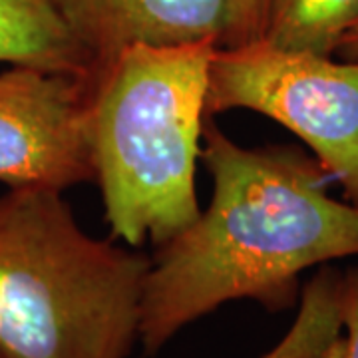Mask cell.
<instances>
[{
	"label": "cell",
	"instance_id": "obj_1",
	"mask_svg": "<svg viewBox=\"0 0 358 358\" xmlns=\"http://www.w3.org/2000/svg\"><path fill=\"white\" fill-rule=\"evenodd\" d=\"M201 157L211 201L157 247L145 279L140 345L148 357L231 301L287 310L307 268L358 255V207L329 195V173L305 152L243 148L207 117Z\"/></svg>",
	"mask_w": 358,
	"mask_h": 358
},
{
	"label": "cell",
	"instance_id": "obj_2",
	"mask_svg": "<svg viewBox=\"0 0 358 358\" xmlns=\"http://www.w3.org/2000/svg\"><path fill=\"white\" fill-rule=\"evenodd\" d=\"M215 40L134 44L88 78L92 162L114 237L164 245L201 209V157Z\"/></svg>",
	"mask_w": 358,
	"mask_h": 358
},
{
	"label": "cell",
	"instance_id": "obj_3",
	"mask_svg": "<svg viewBox=\"0 0 358 358\" xmlns=\"http://www.w3.org/2000/svg\"><path fill=\"white\" fill-rule=\"evenodd\" d=\"M152 259L90 237L62 192L0 195V358H129Z\"/></svg>",
	"mask_w": 358,
	"mask_h": 358
},
{
	"label": "cell",
	"instance_id": "obj_4",
	"mask_svg": "<svg viewBox=\"0 0 358 358\" xmlns=\"http://www.w3.org/2000/svg\"><path fill=\"white\" fill-rule=\"evenodd\" d=\"M237 108L267 115L299 136L346 201L358 207V62L277 50L263 40L219 46L205 114Z\"/></svg>",
	"mask_w": 358,
	"mask_h": 358
},
{
	"label": "cell",
	"instance_id": "obj_5",
	"mask_svg": "<svg viewBox=\"0 0 358 358\" xmlns=\"http://www.w3.org/2000/svg\"><path fill=\"white\" fill-rule=\"evenodd\" d=\"M94 178L88 78L28 66L0 72V181L64 192Z\"/></svg>",
	"mask_w": 358,
	"mask_h": 358
},
{
	"label": "cell",
	"instance_id": "obj_6",
	"mask_svg": "<svg viewBox=\"0 0 358 358\" xmlns=\"http://www.w3.org/2000/svg\"><path fill=\"white\" fill-rule=\"evenodd\" d=\"M92 72L134 44L223 42L229 0H56Z\"/></svg>",
	"mask_w": 358,
	"mask_h": 358
},
{
	"label": "cell",
	"instance_id": "obj_7",
	"mask_svg": "<svg viewBox=\"0 0 358 358\" xmlns=\"http://www.w3.org/2000/svg\"><path fill=\"white\" fill-rule=\"evenodd\" d=\"M0 62L78 78L92 74L56 0H0Z\"/></svg>",
	"mask_w": 358,
	"mask_h": 358
},
{
	"label": "cell",
	"instance_id": "obj_8",
	"mask_svg": "<svg viewBox=\"0 0 358 358\" xmlns=\"http://www.w3.org/2000/svg\"><path fill=\"white\" fill-rule=\"evenodd\" d=\"M358 22V0H271L261 40L285 52L334 56Z\"/></svg>",
	"mask_w": 358,
	"mask_h": 358
},
{
	"label": "cell",
	"instance_id": "obj_9",
	"mask_svg": "<svg viewBox=\"0 0 358 358\" xmlns=\"http://www.w3.org/2000/svg\"><path fill=\"white\" fill-rule=\"evenodd\" d=\"M338 282L334 268H320L301 294L291 331L261 358H324L341 336Z\"/></svg>",
	"mask_w": 358,
	"mask_h": 358
},
{
	"label": "cell",
	"instance_id": "obj_10",
	"mask_svg": "<svg viewBox=\"0 0 358 358\" xmlns=\"http://www.w3.org/2000/svg\"><path fill=\"white\" fill-rule=\"evenodd\" d=\"M338 317L345 336H338L324 358H358V265L341 275Z\"/></svg>",
	"mask_w": 358,
	"mask_h": 358
},
{
	"label": "cell",
	"instance_id": "obj_11",
	"mask_svg": "<svg viewBox=\"0 0 358 358\" xmlns=\"http://www.w3.org/2000/svg\"><path fill=\"white\" fill-rule=\"evenodd\" d=\"M271 0H229L227 30L221 48H235L261 40Z\"/></svg>",
	"mask_w": 358,
	"mask_h": 358
},
{
	"label": "cell",
	"instance_id": "obj_12",
	"mask_svg": "<svg viewBox=\"0 0 358 358\" xmlns=\"http://www.w3.org/2000/svg\"><path fill=\"white\" fill-rule=\"evenodd\" d=\"M334 54H338L346 62H358V22L346 30Z\"/></svg>",
	"mask_w": 358,
	"mask_h": 358
}]
</instances>
